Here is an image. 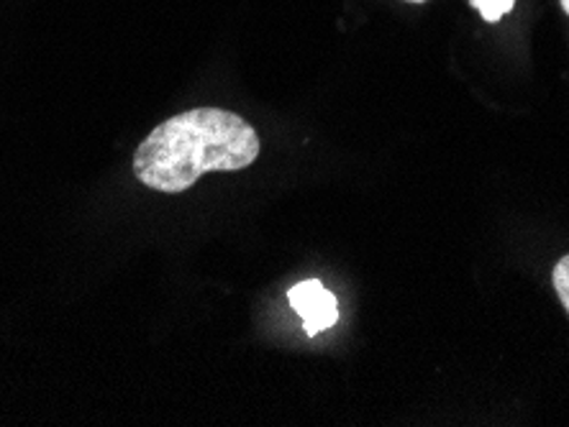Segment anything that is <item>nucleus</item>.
Instances as JSON below:
<instances>
[{"label": "nucleus", "instance_id": "nucleus-1", "mask_svg": "<svg viewBox=\"0 0 569 427\" xmlns=\"http://www.w3.org/2000/svg\"><path fill=\"white\" fill-rule=\"evenodd\" d=\"M254 125L223 108H192L157 125L133 154L144 187L180 195L203 174L241 172L259 156Z\"/></svg>", "mask_w": 569, "mask_h": 427}, {"label": "nucleus", "instance_id": "nucleus-2", "mask_svg": "<svg viewBox=\"0 0 569 427\" xmlns=\"http://www.w3.org/2000/svg\"><path fill=\"white\" fill-rule=\"evenodd\" d=\"M288 303L300 317H303L308 336H318V333L333 328L339 321L337 297H333L318 279L298 282L296 287L288 292Z\"/></svg>", "mask_w": 569, "mask_h": 427}, {"label": "nucleus", "instance_id": "nucleus-3", "mask_svg": "<svg viewBox=\"0 0 569 427\" xmlns=\"http://www.w3.org/2000/svg\"><path fill=\"white\" fill-rule=\"evenodd\" d=\"M470 3L482 13V19L488 23H496L503 19L506 13L513 11L516 0H470Z\"/></svg>", "mask_w": 569, "mask_h": 427}, {"label": "nucleus", "instance_id": "nucleus-4", "mask_svg": "<svg viewBox=\"0 0 569 427\" xmlns=\"http://www.w3.org/2000/svg\"><path fill=\"white\" fill-rule=\"evenodd\" d=\"M551 282H555V289L559 299L569 315V254L559 258V264L555 266V274H551Z\"/></svg>", "mask_w": 569, "mask_h": 427}, {"label": "nucleus", "instance_id": "nucleus-5", "mask_svg": "<svg viewBox=\"0 0 569 427\" xmlns=\"http://www.w3.org/2000/svg\"><path fill=\"white\" fill-rule=\"evenodd\" d=\"M559 3H562V8H565V13L569 16V0H559Z\"/></svg>", "mask_w": 569, "mask_h": 427}, {"label": "nucleus", "instance_id": "nucleus-6", "mask_svg": "<svg viewBox=\"0 0 569 427\" xmlns=\"http://www.w3.org/2000/svg\"><path fill=\"white\" fill-rule=\"evenodd\" d=\"M411 3H423V0H411Z\"/></svg>", "mask_w": 569, "mask_h": 427}]
</instances>
